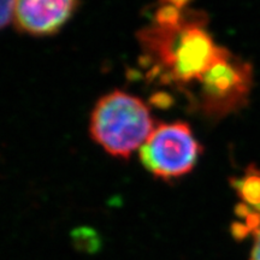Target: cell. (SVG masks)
Here are the masks:
<instances>
[{
  "instance_id": "obj_1",
  "label": "cell",
  "mask_w": 260,
  "mask_h": 260,
  "mask_svg": "<svg viewBox=\"0 0 260 260\" xmlns=\"http://www.w3.org/2000/svg\"><path fill=\"white\" fill-rule=\"evenodd\" d=\"M204 12L184 10L176 25L154 23L138 32L145 63L161 82L178 87L198 82L224 50L206 29Z\"/></svg>"
},
{
  "instance_id": "obj_2",
  "label": "cell",
  "mask_w": 260,
  "mask_h": 260,
  "mask_svg": "<svg viewBox=\"0 0 260 260\" xmlns=\"http://www.w3.org/2000/svg\"><path fill=\"white\" fill-rule=\"evenodd\" d=\"M154 128L146 104L121 90L102 98L90 118V134L96 144L121 158H128L141 148Z\"/></svg>"
},
{
  "instance_id": "obj_3",
  "label": "cell",
  "mask_w": 260,
  "mask_h": 260,
  "mask_svg": "<svg viewBox=\"0 0 260 260\" xmlns=\"http://www.w3.org/2000/svg\"><path fill=\"white\" fill-rule=\"evenodd\" d=\"M197 83H199L197 103L201 112L211 118H222L248 102L253 69L251 64L224 48Z\"/></svg>"
},
{
  "instance_id": "obj_4",
  "label": "cell",
  "mask_w": 260,
  "mask_h": 260,
  "mask_svg": "<svg viewBox=\"0 0 260 260\" xmlns=\"http://www.w3.org/2000/svg\"><path fill=\"white\" fill-rule=\"evenodd\" d=\"M201 147L187 123L155 126L140 148L144 167L162 180H172L193 170Z\"/></svg>"
},
{
  "instance_id": "obj_5",
  "label": "cell",
  "mask_w": 260,
  "mask_h": 260,
  "mask_svg": "<svg viewBox=\"0 0 260 260\" xmlns=\"http://www.w3.org/2000/svg\"><path fill=\"white\" fill-rule=\"evenodd\" d=\"M77 4L79 0H16L14 21L28 34L51 35L67 23Z\"/></svg>"
},
{
  "instance_id": "obj_6",
  "label": "cell",
  "mask_w": 260,
  "mask_h": 260,
  "mask_svg": "<svg viewBox=\"0 0 260 260\" xmlns=\"http://www.w3.org/2000/svg\"><path fill=\"white\" fill-rule=\"evenodd\" d=\"M233 186L240 194L247 207L260 210V174L249 169V171L239 180H233Z\"/></svg>"
},
{
  "instance_id": "obj_7",
  "label": "cell",
  "mask_w": 260,
  "mask_h": 260,
  "mask_svg": "<svg viewBox=\"0 0 260 260\" xmlns=\"http://www.w3.org/2000/svg\"><path fill=\"white\" fill-rule=\"evenodd\" d=\"M241 210L246 216L247 225L253 232L251 260H260V210H251L247 206H242Z\"/></svg>"
},
{
  "instance_id": "obj_8",
  "label": "cell",
  "mask_w": 260,
  "mask_h": 260,
  "mask_svg": "<svg viewBox=\"0 0 260 260\" xmlns=\"http://www.w3.org/2000/svg\"><path fill=\"white\" fill-rule=\"evenodd\" d=\"M16 0H0V29L5 28L14 19Z\"/></svg>"
},
{
  "instance_id": "obj_9",
  "label": "cell",
  "mask_w": 260,
  "mask_h": 260,
  "mask_svg": "<svg viewBox=\"0 0 260 260\" xmlns=\"http://www.w3.org/2000/svg\"><path fill=\"white\" fill-rule=\"evenodd\" d=\"M191 0H160L161 5H171L180 10H186V6Z\"/></svg>"
}]
</instances>
